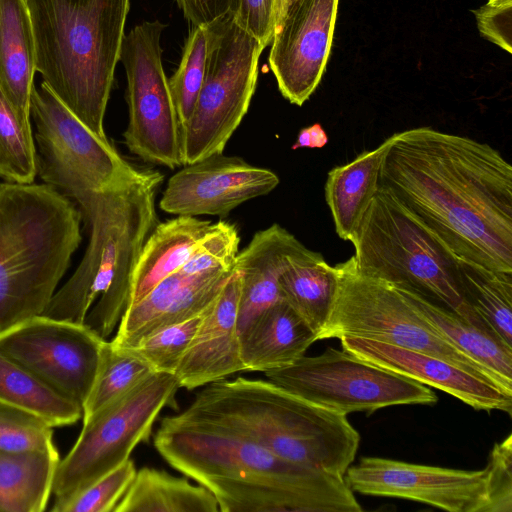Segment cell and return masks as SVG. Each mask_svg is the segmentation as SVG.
Returning <instances> with one entry per match:
<instances>
[{
  "label": "cell",
  "mask_w": 512,
  "mask_h": 512,
  "mask_svg": "<svg viewBox=\"0 0 512 512\" xmlns=\"http://www.w3.org/2000/svg\"><path fill=\"white\" fill-rule=\"evenodd\" d=\"M0 401L37 415L51 427L73 425L83 415L81 405L51 389L1 351Z\"/></svg>",
  "instance_id": "obj_30"
},
{
  "label": "cell",
  "mask_w": 512,
  "mask_h": 512,
  "mask_svg": "<svg viewBox=\"0 0 512 512\" xmlns=\"http://www.w3.org/2000/svg\"><path fill=\"white\" fill-rule=\"evenodd\" d=\"M36 71L92 132L104 116L120 59L130 0H25Z\"/></svg>",
  "instance_id": "obj_5"
},
{
  "label": "cell",
  "mask_w": 512,
  "mask_h": 512,
  "mask_svg": "<svg viewBox=\"0 0 512 512\" xmlns=\"http://www.w3.org/2000/svg\"><path fill=\"white\" fill-rule=\"evenodd\" d=\"M155 373L140 359L105 342L92 388L83 404V422Z\"/></svg>",
  "instance_id": "obj_32"
},
{
  "label": "cell",
  "mask_w": 512,
  "mask_h": 512,
  "mask_svg": "<svg viewBox=\"0 0 512 512\" xmlns=\"http://www.w3.org/2000/svg\"><path fill=\"white\" fill-rule=\"evenodd\" d=\"M392 137L327 174L325 199L339 238L353 243L362 219L379 187L383 158Z\"/></svg>",
  "instance_id": "obj_23"
},
{
  "label": "cell",
  "mask_w": 512,
  "mask_h": 512,
  "mask_svg": "<svg viewBox=\"0 0 512 512\" xmlns=\"http://www.w3.org/2000/svg\"><path fill=\"white\" fill-rule=\"evenodd\" d=\"M184 17L192 25H209L234 16L240 0H176Z\"/></svg>",
  "instance_id": "obj_41"
},
{
  "label": "cell",
  "mask_w": 512,
  "mask_h": 512,
  "mask_svg": "<svg viewBox=\"0 0 512 512\" xmlns=\"http://www.w3.org/2000/svg\"><path fill=\"white\" fill-rule=\"evenodd\" d=\"M214 495L166 471L142 467L114 512H217Z\"/></svg>",
  "instance_id": "obj_28"
},
{
  "label": "cell",
  "mask_w": 512,
  "mask_h": 512,
  "mask_svg": "<svg viewBox=\"0 0 512 512\" xmlns=\"http://www.w3.org/2000/svg\"><path fill=\"white\" fill-rule=\"evenodd\" d=\"M59 460V453L0 452V511L46 510Z\"/></svg>",
  "instance_id": "obj_29"
},
{
  "label": "cell",
  "mask_w": 512,
  "mask_h": 512,
  "mask_svg": "<svg viewBox=\"0 0 512 512\" xmlns=\"http://www.w3.org/2000/svg\"><path fill=\"white\" fill-rule=\"evenodd\" d=\"M464 301L507 345L512 346V273L460 260Z\"/></svg>",
  "instance_id": "obj_31"
},
{
  "label": "cell",
  "mask_w": 512,
  "mask_h": 512,
  "mask_svg": "<svg viewBox=\"0 0 512 512\" xmlns=\"http://www.w3.org/2000/svg\"><path fill=\"white\" fill-rule=\"evenodd\" d=\"M165 24L144 21L125 34L119 61L127 76L128 150L145 162L174 169L183 166L181 127L163 64Z\"/></svg>",
  "instance_id": "obj_14"
},
{
  "label": "cell",
  "mask_w": 512,
  "mask_h": 512,
  "mask_svg": "<svg viewBox=\"0 0 512 512\" xmlns=\"http://www.w3.org/2000/svg\"><path fill=\"white\" fill-rule=\"evenodd\" d=\"M209 43V25H192L180 64L172 77L168 78L181 128L193 112L203 83Z\"/></svg>",
  "instance_id": "obj_34"
},
{
  "label": "cell",
  "mask_w": 512,
  "mask_h": 512,
  "mask_svg": "<svg viewBox=\"0 0 512 512\" xmlns=\"http://www.w3.org/2000/svg\"><path fill=\"white\" fill-rule=\"evenodd\" d=\"M163 175L141 178L76 195L89 229L84 256L42 315L85 323L107 339L130 302L132 274L145 241L156 227L155 198Z\"/></svg>",
  "instance_id": "obj_3"
},
{
  "label": "cell",
  "mask_w": 512,
  "mask_h": 512,
  "mask_svg": "<svg viewBox=\"0 0 512 512\" xmlns=\"http://www.w3.org/2000/svg\"><path fill=\"white\" fill-rule=\"evenodd\" d=\"M233 271L219 270L194 276L175 272L166 277L126 309L111 345L118 349L136 346L166 327L204 313Z\"/></svg>",
  "instance_id": "obj_19"
},
{
  "label": "cell",
  "mask_w": 512,
  "mask_h": 512,
  "mask_svg": "<svg viewBox=\"0 0 512 512\" xmlns=\"http://www.w3.org/2000/svg\"><path fill=\"white\" fill-rule=\"evenodd\" d=\"M391 137L379 184L457 258L512 273V167L502 154L431 127Z\"/></svg>",
  "instance_id": "obj_1"
},
{
  "label": "cell",
  "mask_w": 512,
  "mask_h": 512,
  "mask_svg": "<svg viewBox=\"0 0 512 512\" xmlns=\"http://www.w3.org/2000/svg\"><path fill=\"white\" fill-rule=\"evenodd\" d=\"M336 267L338 292L318 340L362 337L434 355L512 396L489 370L445 340L400 288L359 272L353 256Z\"/></svg>",
  "instance_id": "obj_9"
},
{
  "label": "cell",
  "mask_w": 512,
  "mask_h": 512,
  "mask_svg": "<svg viewBox=\"0 0 512 512\" xmlns=\"http://www.w3.org/2000/svg\"><path fill=\"white\" fill-rule=\"evenodd\" d=\"M239 341L244 371L266 373L293 364L317 341V336L281 299L255 318L239 334Z\"/></svg>",
  "instance_id": "obj_22"
},
{
  "label": "cell",
  "mask_w": 512,
  "mask_h": 512,
  "mask_svg": "<svg viewBox=\"0 0 512 512\" xmlns=\"http://www.w3.org/2000/svg\"><path fill=\"white\" fill-rule=\"evenodd\" d=\"M35 125L37 175L71 200L143 177L109 142L92 132L42 82L33 87L30 119Z\"/></svg>",
  "instance_id": "obj_12"
},
{
  "label": "cell",
  "mask_w": 512,
  "mask_h": 512,
  "mask_svg": "<svg viewBox=\"0 0 512 512\" xmlns=\"http://www.w3.org/2000/svg\"><path fill=\"white\" fill-rule=\"evenodd\" d=\"M307 248L288 230L273 224L256 232L238 252L234 269L241 276L237 326L240 334L282 298L280 277L290 259Z\"/></svg>",
  "instance_id": "obj_21"
},
{
  "label": "cell",
  "mask_w": 512,
  "mask_h": 512,
  "mask_svg": "<svg viewBox=\"0 0 512 512\" xmlns=\"http://www.w3.org/2000/svg\"><path fill=\"white\" fill-rule=\"evenodd\" d=\"M400 289L445 340L489 370L505 390L512 393L511 346L453 311L410 290Z\"/></svg>",
  "instance_id": "obj_26"
},
{
  "label": "cell",
  "mask_w": 512,
  "mask_h": 512,
  "mask_svg": "<svg viewBox=\"0 0 512 512\" xmlns=\"http://www.w3.org/2000/svg\"><path fill=\"white\" fill-rule=\"evenodd\" d=\"M338 283L337 267L308 248L292 257L281 274L282 298L305 320L317 338L332 311Z\"/></svg>",
  "instance_id": "obj_27"
},
{
  "label": "cell",
  "mask_w": 512,
  "mask_h": 512,
  "mask_svg": "<svg viewBox=\"0 0 512 512\" xmlns=\"http://www.w3.org/2000/svg\"><path fill=\"white\" fill-rule=\"evenodd\" d=\"M344 479L354 493L413 500L449 512H512V434L495 443L480 470L362 457Z\"/></svg>",
  "instance_id": "obj_8"
},
{
  "label": "cell",
  "mask_w": 512,
  "mask_h": 512,
  "mask_svg": "<svg viewBox=\"0 0 512 512\" xmlns=\"http://www.w3.org/2000/svg\"><path fill=\"white\" fill-rule=\"evenodd\" d=\"M240 237L236 227L226 221L212 223L199 240L179 272L194 276L212 271L233 270Z\"/></svg>",
  "instance_id": "obj_37"
},
{
  "label": "cell",
  "mask_w": 512,
  "mask_h": 512,
  "mask_svg": "<svg viewBox=\"0 0 512 512\" xmlns=\"http://www.w3.org/2000/svg\"><path fill=\"white\" fill-rule=\"evenodd\" d=\"M179 384L173 374L153 373L87 421L75 444L59 460L52 494L61 504L127 459L149 440L153 425L172 406Z\"/></svg>",
  "instance_id": "obj_11"
},
{
  "label": "cell",
  "mask_w": 512,
  "mask_h": 512,
  "mask_svg": "<svg viewBox=\"0 0 512 512\" xmlns=\"http://www.w3.org/2000/svg\"><path fill=\"white\" fill-rule=\"evenodd\" d=\"M136 467L132 459L106 473L67 501L53 505V512H114L131 485Z\"/></svg>",
  "instance_id": "obj_38"
},
{
  "label": "cell",
  "mask_w": 512,
  "mask_h": 512,
  "mask_svg": "<svg viewBox=\"0 0 512 512\" xmlns=\"http://www.w3.org/2000/svg\"><path fill=\"white\" fill-rule=\"evenodd\" d=\"M241 276L234 269L204 315L174 376L192 390L244 371L237 326Z\"/></svg>",
  "instance_id": "obj_20"
},
{
  "label": "cell",
  "mask_w": 512,
  "mask_h": 512,
  "mask_svg": "<svg viewBox=\"0 0 512 512\" xmlns=\"http://www.w3.org/2000/svg\"><path fill=\"white\" fill-rule=\"evenodd\" d=\"M278 184L279 177L273 171L219 153L184 165L175 173L159 207L177 216H223L250 199L270 193Z\"/></svg>",
  "instance_id": "obj_17"
},
{
  "label": "cell",
  "mask_w": 512,
  "mask_h": 512,
  "mask_svg": "<svg viewBox=\"0 0 512 512\" xmlns=\"http://www.w3.org/2000/svg\"><path fill=\"white\" fill-rule=\"evenodd\" d=\"M106 340L85 323L41 314L0 330V351L83 408Z\"/></svg>",
  "instance_id": "obj_15"
},
{
  "label": "cell",
  "mask_w": 512,
  "mask_h": 512,
  "mask_svg": "<svg viewBox=\"0 0 512 512\" xmlns=\"http://www.w3.org/2000/svg\"><path fill=\"white\" fill-rule=\"evenodd\" d=\"M37 175L36 147L30 118L22 116L0 87V178L33 183Z\"/></svg>",
  "instance_id": "obj_33"
},
{
  "label": "cell",
  "mask_w": 512,
  "mask_h": 512,
  "mask_svg": "<svg viewBox=\"0 0 512 512\" xmlns=\"http://www.w3.org/2000/svg\"><path fill=\"white\" fill-rule=\"evenodd\" d=\"M180 417L211 423L296 464L344 476L360 435L342 415L262 379L204 386Z\"/></svg>",
  "instance_id": "obj_4"
},
{
  "label": "cell",
  "mask_w": 512,
  "mask_h": 512,
  "mask_svg": "<svg viewBox=\"0 0 512 512\" xmlns=\"http://www.w3.org/2000/svg\"><path fill=\"white\" fill-rule=\"evenodd\" d=\"M512 0H488L489 3H501V2H509Z\"/></svg>",
  "instance_id": "obj_44"
},
{
  "label": "cell",
  "mask_w": 512,
  "mask_h": 512,
  "mask_svg": "<svg viewBox=\"0 0 512 512\" xmlns=\"http://www.w3.org/2000/svg\"><path fill=\"white\" fill-rule=\"evenodd\" d=\"M290 2L291 0H275V30Z\"/></svg>",
  "instance_id": "obj_43"
},
{
  "label": "cell",
  "mask_w": 512,
  "mask_h": 512,
  "mask_svg": "<svg viewBox=\"0 0 512 512\" xmlns=\"http://www.w3.org/2000/svg\"><path fill=\"white\" fill-rule=\"evenodd\" d=\"M207 311L166 327L136 346L119 350L140 359L156 373L174 375Z\"/></svg>",
  "instance_id": "obj_35"
},
{
  "label": "cell",
  "mask_w": 512,
  "mask_h": 512,
  "mask_svg": "<svg viewBox=\"0 0 512 512\" xmlns=\"http://www.w3.org/2000/svg\"><path fill=\"white\" fill-rule=\"evenodd\" d=\"M211 225L212 222L193 216L158 223L145 241L133 271L129 306L180 270Z\"/></svg>",
  "instance_id": "obj_24"
},
{
  "label": "cell",
  "mask_w": 512,
  "mask_h": 512,
  "mask_svg": "<svg viewBox=\"0 0 512 512\" xmlns=\"http://www.w3.org/2000/svg\"><path fill=\"white\" fill-rule=\"evenodd\" d=\"M35 72V43L25 0H0V87L26 118H30Z\"/></svg>",
  "instance_id": "obj_25"
},
{
  "label": "cell",
  "mask_w": 512,
  "mask_h": 512,
  "mask_svg": "<svg viewBox=\"0 0 512 512\" xmlns=\"http://www.w3.org/2000/svg\"><path fill=\"white\" fill-rule=\"evenodd\" d=\"M329 139L326 131L319 123L300 130L292 149L298 148H323Z\"/></svg>",
  "instance_id": "obj_42"
},
{
  "label": "cell",
  "mask_w": 512,
  "mask_h": 512,
  "mask_svg": "<svg viewBox=\"0 0 512 512\" xmlns=\"http://www.w3.org/2000/svg\"><path fill=\"white\" fill-rule=\"evenodd\" d=\"M52 428L37 415L0 401V452L58 453Z\"/></svg>",
  "instance_id": "obj_36"
},
{
  "label": "cell",
  "mask_w": 512,
  "mask_h": 512,
  "mask_svg": "<svg viewBox=\"0 0 512 512\" xmlns=\"http://www.w3.org/2000/svg\"><path fill=\"white\" fill-rule=\"evenodd\" d=\"M480 33L508 53L512 52V1L489 3L474 10Z\"/></svg>",
  "instance_id": "obj_40"
},
{
  "label": "cell",
  "mask_w": 512,
  "mask_h": 512,
  "mask_svg": "<svg viewBox=\"0 0 512 512\" xmlns=\"http://www.w3.org/2000/svg\"><path fill=\"white\" fill-rule=\"evenodd\" d=\"M339 339L343 349L360 359L437 388L476 410L512 413V396L443 358L368 338Z\"/></svg>",
  "instance_id": "obj_18"
},
{
  "label": "cell",
  "mask_w": 512,
  "mask_h": 512,
  "mask_svg": "<svg viewBox=\"0 0 512 512\" xmlns=\"http://www.w3.org/2000/svg\"><path fill=\"white\" fill-rule=\"evenodd\" d=\"M81 212L56 188L0 183V330L44 313L82 241Z\"/></svg>",
  "instance_id": "obj_6"
},
{
  "label": "cell",
  "mask_w": 512,
  "mask_h": 512,
  "mask_svg": "<svg viewBox=\"0 0 512 512\" xmlns=\"http://www.w3.org/2000/svg\"><path fill=\"white\" fill-rule=\"evenodd\" d=\"M209 27L203 83L193 112L181 128L183 166L223 153L248 111L264 49L234 22L233 16Z\"/></svg>",
  "instance_id": "obj_10"
},
{
  "label": "cell",
  "mask_w": 512,
  "mask_h": 512,
  "mask_svg": "<svg viewBox=\"0 0 512 512\" xmlns=\"http://www.w3.org/2000/svg\"><path fill=\"white\" fill-rule=\"evenodd\" d=\"M339 0H291L279 22L269 66L282 96L303 105L318 87L329 59Z\"/></svg>",
  "instance_id": "obj_16"
},
{
  "label": "cell",
  "mask_w": 512,
  "mask_h": 512,
  "mask_svg": "<svg viewBox=\"0 0 512 512\" xmlns=\"http://www.w3.org/2000/svg\"><path fill=\"white\" fill-rule=\"evenodd\" d=\"M154 446L174 469L206 487L222 512H361L344 476L283 459L220 426L162 419Z\"/></svg>",
  "instance_id": "obj_2"
},
{
  "label": "cell",
  "mask_w": 512,
  "mask_h": 512,
  "mask_svg": "<svg viewBox=\"0 0 512 512\" xmlns=\"http://www.w3.org/2000/svg\"><path fill=\"white\" fill-rule=\"evenodd\" d=\"M271 382L327 410L348 415L394 405H433L426 385L332 347L317 356L265 373Z\"/></svg>",
  "instance_id": "obj_13"
},
{
  "label": "cell",
  "mask_w": 512,
  "mask_h": 512,
  "mask_svg": "<svg viewBox=\"0 0 512 512\" xmlns=\"http://www.w3.org/2000/svg\"><path fill=\"white\" fill-rule=\"evenodd\" d=\"M352 244L362 274L417 293L487 329L462 297L460 259L384 186L379 184Z\"/></svg>",
  "instance_id": "obj_7"
},
{
  "label": "cell",
  "mask_w": 512,
  "mask_h": 512,
  "mask_svg": "<svg viewBox=\"0 0 512 512\" xmlns=\"http://www.w3.org/2000/svg\"><path fill=\"white\" fill-rule=\"evenodd\" d=\"M233 20L265 48L275 33V0H240Z\"/></svg>",
  "instance_id": "obj_39"
}]
</instances>
